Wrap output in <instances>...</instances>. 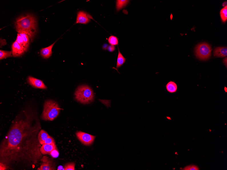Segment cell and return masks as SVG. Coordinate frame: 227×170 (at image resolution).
<instances>
[{"mask_svg": "<svg viewBox=\"0 0 227 170\" xmlns=\"http://www.w3.org/2000/svg\"><path fill=\"white\" fill-rule=\"evenodd\" d=\"M61 110L55 101L48 100L45 102L42 118L45 121H53L58 116Z\"/></svg>", "mask_w": 227, "mask_h": 170, "instance_id": "cell-3", "label": "cell"}, {"mask_svg": "<svg viewBox=\"0 0 227 170\" xmlns=\"http://www.w3.org/2000/svg\"><path fill=\"white\" fill-rule=\"evenodd\" d=\"M49 136L48 134L44 130H41L38 135V139L39 144L42 145L44 144V141Z\"/></svg>", "mask_w": 227, "mask_h": 170, "instance_id": "cell-14", "label": "cell"}, {"mask_svg": "<svg viewBox=\"0 0 227 170\" xmlns=\"http://www.w3.org/2000/svg\"><path fill=\"white\" fill-rule=\"evenodd\" d=\"M13 56L12 51H7L0 50V59L1 60L6 59L9 57H11Z\"/></svg>", "mask_w": 227, "mask_h": 170, "instance_id": "cell-21", "label": "cell"}, {"mask_svg": "<svg viewBox=\"0 0 227 170\" xmlns=\"http://www.w3.org/2000/svg\"><path fill=\"white\" fill-rule=\"evenodd\" d=\"M57 148L55 144H43L40 148V152L43 155L49 154L52 151Z\"/></svg>", "mask_w": 227, "mask_h": 170, "instance_id": "cell-11", "label": "cell"}, {"mask_svg": "<svg viewBox=\"0 0 227 170\" xmlns=\"http://www.w3.org/2000/svg\"><path fill=\"white\" fill-rule=\"evenodd\" d=\"M16 30L18 33L26 34L31 41L37 32V22L36 18L32 14L21 16L16 19Z\"/></svg>", "mask_w": 227, "mask_h": 170, "instance_id": "cell-2", "label": "cell"}, {"mask_svg": "<svg viewBox=\"0 0 227 170\" xmlns=\"http://www.w3.org/2000/svg\"><path fill=\"white\" fill-rule=\"evenodd\" d=\"M129 1H126V0H125V1L118 0V1H116V8L117 11H119L124 7L127 6Z\"/></svg>", "mask_w": 227, "mask_h": 170, "instance_id": "cell-17", "label": "cell"}, {"mask_svg": "<svg viewBox=\"0 0 227 170\" xmlns=\"http://www.w3.org/2000/svg\"><path fill=\"white\" fill-rule=\"evenodd\" d=\"M214 56L218 57H225L227 55V48L226 47H218L214 50L213 53Z\"/></svg>", "mask_w": 227, "mask_h": 170, "instance_id": "cell-13", "label": "cell"}, {"mask_svg": "<svg viewBox=\"0 0 227 170\" xmlns=\"http://www.w3.org/2000/svg\"><path fill=\"white\" fill-rule=\"evenodd\" d=\"M42 162V164L40 168H39V170H55V166L51 160L47 156H44L41 160Z\"/></svg>", "mask_w": 227, "mask_h": 170, "instance_id": "cell-8", "label": "cell"}, {"mask_svg": "<svg viewBox=\"0 0 227 170\" xmlns=\"http://www.w3.org/2000/svg\"><path fill=\"white\" fill-rule=\"evenodd\" d=\"M44 144H55L53 139L50 136L44 141Z\"/></svg>", "mask_w": 227, "mask_h": 170, "instance_id": "cell-24", "label": "cell"}, {"mask_svg": "<svg viewBox=\"0 0 227 170\" xmlns=\"http://www.w3.org/2000/svg\"><path fill=\"white\" fill-rule=\"evenodd\" d=\"M16 41H17L18 44H19L20 46L22 47L24 49L25 51L26 52L27 51L29 46L25 43L22 37L20 34L18 33L16 39Z\"/></svg>", "mask_w": 227, "mask_h": 170, "instance_id": "cell-16", "label": "cell"}, {"mask_svg": "<svg viewBox=\"0 0 227 170\" xmlns=\"http://www.w3.org/2000/svg\"><path fill=\"white\" fill-rule=\"evenodd\" d=\"M75 99L83 104H88L92 102L94 95L92 90L87 86H79L75 94Z\"/></svg>", "mask_w": 227, "mask_h": 170, "instance_id": "cell-4", "label": "cell"}, {"mask_svg": "<svg viewBox=\"0 0 227 170\" xmlns=\"http://www.w3.org/2000/svg\"><path fill=\"white\" fill-rule=\"evenodd\" d=\"M20 35L21 36V37L23 39V41H24L25 43L29 46L30 44V39L28 36L27 34L24 33H19Z\"/></svg>", "mask_w": 227, "mask_h": 170, "instance_id": "cell-22", "label": "cell"}, {"mask_svg": "<svg viewBox=\"0 0 227 170\" xmlns=\"http://www.w3.org/2000/svg\"><path fill=\"white\" fill-rule=\"evenodd\" d=\"M220 14L222 21L223 23L226 22L227 20V6L221 9Z\"/></svg>", "mask_w": 227, "mask_h": 170, "instance_id": "cell-19", "label": "cell"}, {"mask_svg": "<svg viewBox=\"0 0 227 170\" xmlns=\"http://www.w3.org/2000/svg\"><path fill=\"white\" fill-rule=\"evenodd\" d=\"M222 6L224 7L227 6V2H225L223 3L222 4Z\"/></svg>", "mask_w": 227, "mask_h": 170, "instance_id": "cell-30", "label": "cell"}, {"mask_svg": "<svg viewBox=\"0 0 227 170\" xmlns=\"http://www.w3.org/2000/svg\"><path fill=\"white\" fill-rule=\"evenodd\" d=\"M223 62H224V64H226V67H227V58H226L225 59H224L223 60Z\"/></svg>", "mask_w": 227, "mask_h": 170, "instance_id": "cell-29", "label": "cell"}, {"mask_svg": "<svg viewBox=\"0 0 227 170\" xmlns=\"http://www.w3.org/2000/svg\"><path fill=\"white\" fill-rule=\"evenodd\" d=\"M75 169V164L74 163H71L66 165L64 166V170H74Z\"/></svg>", "mask_w": 227, "mask_h": 170, "instance_id": "cell-23", "label": "cell"}, {"mask_svg": "<svg viewBox=\"0 0 227 170\" xmlns=\"http://www.w3.org/2000/svg\"><path fill=\"white\" fill-rule=\"evenodd\" d=\"M108 41L110 45L114 46L118 45L119 43L118 37L113 35L110 36L108 39Z\"/></svg>", "mask_w": 227, "mask_h": 170, "instance_id": "cell-20", "label": "cell"}, {"mask_svg": "<svg viewBox=\"0 0 227 170\" xmlns=\"http://www.w3.org/2000/svg\"><path fill=\"white\" fill-rule=\"evenodd\" d=\"M76 134L81 142L86 146H89L92 144L95 138L93 135L81 131L77 132Z\"/></svg>", "mask_w": 227, "mask_h": 170, "instance_id": "cell-6", "label": "cell"}, {"mask_svg": "<svg viewBox=\"0 0 227 170\" xmlns=\"http://www.w3.org/2000/svg\"><path fill=\"white\" fill-rule=\"evenodd\" d=\"M50 154L51 155V156L54 158H56L58 157L59 155V153L57 149V148L54 149L53 151L51 152Z\"/></svg>", "mask_w": 227, "mask_h": 170, "instance_id": "cell-26", "label": "cell"}, {"mask_svg": "<svg viewBox=\"0 0 227 170\" xmlns=\"http://www.w3.org/2000/svg\"><path fill=\"white\" fill-rule=\"evenodd\" d=\"M56 42V41L53 43V44L50 45V46L47 47L43 48L41 49L40 51L41 55L44 59H48L51 56L52 53H53L52 51V48H53Z\"/></svg>", "mask_w": 227, "mask_h": 170, "instance_id": "cell-12", "label": "cell"}, {"mask_svg": "<svg viewBox=\"0 0 227 170\" xmlns=\"http://www.w3.org/2000/svg\"><path fill=\"white\" fill-rule=\"evenodd\" d=\"M27 81L29 84L34 88L42 89H46L47 88L44 83L40 79L29 76L28 78Z\"/></svg>", "mask_w": 227, "mask_h": 170, "instance_id": "cell-7", "label": "cell"}, {"mask_svg": "<svg viewBox=\"0 0 227 170\" xmlns=\"http://www.w3.org/2000/svg\"><path fill=\"white\" fill-rule=\"evenodd\" d=\"M11 51L12 55L14 57H20L26 52L16 41L12 45Z\"/></svg>", "mask_w": 227, "mask_h": 170, "instance_id": "cell-9", "label": "cell"}, {"mask_svg": "<svg viewBox=\"0 0 227 170\" xmlns=\"http://www.w3.org/2000/svg\"><path fill=\"white\" fill-rule=\"evenodd\" d=\"M108 50H109V52H112L114 51L115 50V47L114 46H110L108 47Z\"/></svg>", "mask_w": 227, "mask_h": 170, "instance_id": "cell-27", "label": "cell"}, {"mask_svg": "<svg viewBox=\"0 0 227 170\" xmlns=\"http://www.w3.org/2000/svg\"><path fill=\"white\" fill-rule=\"evenodd\" d=\"M33 115L26 113L25 118H18L13 124L1 145V162L24 160L35 162L40 157L36 135L41 125L37 121L33 124Z\"/></svg>", "mask_w": 227, "mask_h": 170, "instance_id": "cell-1", "label": "cell"}, {"mask_svg": "<svg viewBox=\"0 0 227 170\" xmlns=\"http://www.w3.org/2000/svg\"><path fill=\"white\" fill-rule=\"evenodd\" d=\"M212 49L209 44L204 43L198 44L195 50L196 57L200 60L208 59L211 55Z\"/></svg>", "mask_w": 227, "mask_h": 170, "instance_id": "cell-5", "label": "cell"}, {"mask_svg": "<svg viewBox=\"0 0 227 170\" xmlns=\"http://www.w3.org/2000/svg\"><path fill=\"white\" fill-rule=\"evenodd\" d=\"M118 49V59H117V62L116 65V68L118 69L121 67L124 63H125L126 61V59L124 57L122 54L121 53L119 49Z\"/></svg>", "mask_w": 227, "mask_h": 170, "instance_id": "cell-15", "label": "cell"}, {"mask_svg": "<svg viewBox=\"0 0 227 170\" xmlns=\"http://www.w3.org/2000/svg\"><path fill=\"white\" fill-rule=\"evenodd\" d=\"M184 170H199V168L197 166L194 165H191L186 166L183 169Z\"/></svg>", "mask_w": 227, "mask_h": 170, "instance_id": "cell-25", "label": "cell"}, {"mask_svg": "<svg viewBox=\"0 0 227 170\" xmlns=\"http://www.w3.org/2000/svg\"><path fill=\"white\" fill-rule=\"evenodd\" d=\"M166 87L167 91L171 93H174L177 89V86L174 82L170 81L166 85Z\"/></svg>", "mask_w": 227, "mask_h": 170, "instance_id": "cell-18", "label": "cell"}, {"mask_svg": "<svg viewBox=\"0 0 227 170\" xmlns=\"http://www.w3.org/2000/svg\"><path fill=\"white\" fill-rule=\"evenodd\" d=\"M6 165H5V164L3 163H1V168L2 167V168H1V170H6L7 169V168H6Z\"/></svg>", "mask_w": 227, "mask_h": 170, "instance_id": "cell-28", "label": "cell"}, {"mask_svg": "<svg viewBox=\"0 0 227 170\" xmlns=\"http://www.w3.org/2000/svg\"><path fill=\"white\" fill-rule=\"evenodd\" d=\"M91 21L86 12L80 11L78 12L76 19V23L86 24Z\"/></svg>", "mask_w": 227, "mask_h": 170, "instance_id": "cell-10", "label": "cell"}]
</instances>
